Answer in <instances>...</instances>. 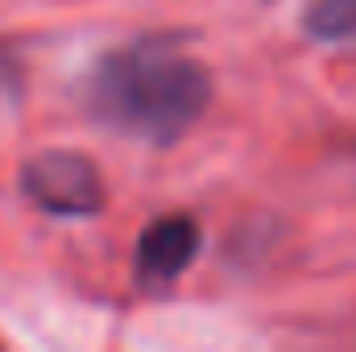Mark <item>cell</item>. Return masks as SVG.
<instances>
[{"label": "cell", "instance_id": "6da1fadb", "mask_svg": "<svg viewBox=\"0 0 356 352\" xmlns=\"http://www.w3.org/2000/svg\"><path fill=\"white\" fill-rule=\"evenodd\" d=\"M211 104L203 63L166 42H137L95 63L88 79L91 116L124 137L170 145Z\"/></svg>", "mask_w": 356, "mask_h": 352}, {"label": "cell", "instance_id": "7a4b0ae2", "mask_svg": "<svg viewBox=\"0 0 356 352\" xmlns=\"http://www.w3.org/2000/svg\"><path fill=\"white\" fill-rule=\"evenodd\" d=\"M21 191L50 216H91L104 207V178L75 150H42L21 166Z\"/></svg>", "mask_w": 356, "mask_h": 352}, {"label": "cell", "instance_id": "3957f363", "mask_svg": "<svg viewBox=\"0 0 356 352\" xmlns=\"http://www.w3.org/2000/svg\"><path fill=\"white\" fill-rule=\"evenodd\" d=\"M199 253V224L191 216H158L141 237H137V253L133 269L141 290H162L175 278H182Z\"/></svg>", "mask_w": 356, "mask_h": 352}, {"label": "cell", "instance_id": "277c9868", "mask_svg": "<svg viewBox=\"0 0 356 352\" xmlns=\"http://www.w3.org/2000/svg\"><path fill=\"white\" fill-rule=\"evenodd\" d=\"M307 29L327 42L356 38V0H315L307 8Z\"/></svg>", "mask_w": 356, "mask_h": 352}]
</instances>
